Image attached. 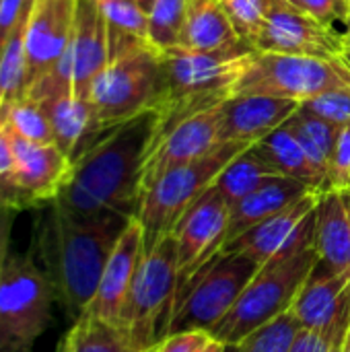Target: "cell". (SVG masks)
Returning <instances> with one entry per match:
<instances>
[{"instance_id": "obj_1", "label": "cell", "mask_w": 350, "mask_h": 352, "mask_svg": "<svg viewBox=\"0 0 350 352\" xmlns=\"http://www.w3.org/2000/svg\"><path fill=\"white\" fill-rule=\"evenodd\" d=\"M157 105L103 130L72 161V171L52 202L62 212L89 219L105 212L136 217L146 157L161 126Z\"/></svg>"}, {"instance_id": "obj_2", "label": "cell", "mask_w": 350, "mask_h": 352, "mask_svg": "<svg viewBox=\"0 0 350 352\" xmlns=\"http://www.w3.org/2000/svg\"><path fill=\"white\" fill-rule=\"evenodd\" d=\"M130 219L124 212L76 219L54 204L39 219L35 250L56 299L72 322L91 305L103 268Z\"/></svg>"}, {"instance_id": "obj_3", "label": "cell", "mask_w": 350, "mask_h": 352, "mask_svg": "<svg viewBox=\"0 0 350 352\" xmlns=\"http://www.w3.org/2000/svg\"><path fill=\"white\" fill-rule=\"evenodd\" d=\"M258 47L237 43L227 50L194 52L175 47L161 54V82L155 105L161 109L159 134L194 111L221 105L233 95V85L250 66Z\"/></svg>"}, {"instance_id": "obj_4", "label": "cell", "mask_w": 350, "mask_h": 352, "mask_svg": "<svg viewBox=\"0 0 350 352\" xmlns=\"http://www.w3.org/2000/svg\"><path fill=\"white\" fill-rule=\"evenodd\" d=\"M318 260L316 245L287 260L260 266L227 316L208 332L227 346H235L250 334L291 309L301 287L309 278Z\"/></svg>"}, {"instance_id": "obj_5", "label": "cell", "mask_w": 350, "mask_h": 352, "mask_svg": "<svg viewBox=\"0 0 350 352\" xmlns=\"http://www.w3.org/2000/svg\"><path fill=\"white\" fill-rule=\"evenodd\" d=\"M250 146L248 142H223L206 157L173 167L146 186L136 210L144 231V252L167 239L188 208L215 184L225 165Z\"/></svg>"}, {"instance_id": "obj_6", "label": "cell", "mask_w": 350, "mask_h": 352, "mask_svg": "<svg viewBox=\"0 0 350 352\" xmlns=\"http://www.w3.org/2000/svg\"><path fill=\"white\" fill-rule=\"evenodd\" d=\"M56 301L35 254L10 252L0 276V352H33L52 324Z\"/></svg>"}, {"instance_id": "obj_7", "label": "cell", "mask_w": 350, "mask_h": 352, "mask_svg": "<svg viewBox=\"0 0 350 352\" xmlns=\"http://www.w3.org/2000/svg\"><path fill=\"white\" fill-rule=\"evenodd\" d=\"M258 270L260 264L245 256L217 252L177 291L159 338L190 330L208 332L227 316Z\"/></svg>"}, {"instance_id": "obj_8", "label": "cell", "mask_w": 350, "mask_h": 352, "mask_svg": "<svg viewBox=\"0 0 350 352\" xmlns=\"http://www.w3.org/2000/svg\"><path fill=\"white\" fill-rule=\"evenodd\" d=\"M159 82L161 52L151 43H136L111 54L89 89L99 134L153 107Z\"/></svg>"}, {"instance_id": "obj_9", "label": "cell", "mask_w": 350, "mask_h": 352, "mask_svg": "<svg viewBox=\"0 0 350 352\" xmlns=\"http://www.w3.org/2000/svg\"><path fill=\"white\" fill-rule=\"evenodd\" d=\"M177 295V248L173 235L144 252L122 307L118 326L136 352L159 340L157 326Z\"/></svg>"}, {"instance_id": "obj_10", "label": "cell", "mask_w": 350, "mask_h": 352, "mask_svg": "<svg viewBox=\"0 0 350 352\" xmlns=\"http://www.w3.org/2000/svg\"><path fill=\"white\" fill-rule=\"evenodd\" d=\"M338 87H350V68L342 60L258 50L233 85V95L266 93L303 103Z\"/></svg>"}, {"instance_id": "obj_11", "label": "cell", "mask_w": 350, "mask_h": 352, "mask_svg": "<svg viewBox=\"0 0 350 352\" xmlns=\"http://www.w3.org/2000/svg\"><path fill=\"white\" fill-rule=\"evenodd\" d=\"M320 192H309L289 208L248 229L219 252L245 256L260 266L274 260L293 258L316 245Z\"/></svg>"}, {"instance_id": "obj_12", "label": "cell", "mask_w": 350, "mask_h": 352, "mask_svg": "<svg viewBox=\"0 0 350 352\" xmlns=\"http://www.w3.org/2000/svg\"><path fill=\"white\" fill-rule=\"evenodd\" d=\"M256 47L260 52L340 60L344 35L287 0H272Z\"/></svg>"}, {"instance_id": "obj_13", "label": "cell", "mask_w": 350, "mask_h": 352, "mask_svg": "<svg viewBox=\"0 0 350 352\" xmlns=\"http://www.w3.org/2000/svg\"><path fill=\"white\" fill-rule=\"evenodd\" d=\"M231 206L210 186L182 217L173 229L177 248V291L219 252L223 245Z\"/></svg>"}, {"instance_id": "obj_14", "label": "cell", "mask_w": 350, "mask_h": 352, "mask_svg": "<svg viewBox=\"0 0 350 352\" xmlns=\"http://www.w3.org/2000/svg\"><path fill=\"white\" fill-rule=\"evenodd\" d=\"M219 144H223L221 105L190 113L188 118L177 122L173 128H169L165 134H161L155 140L142 169L140 194L165 171L198 161L208 153H212Z\"/></svg>"}, {"instance_id": "obj_15", "label": "cell", "mask_w": 350, "mask_h": 352, "mask_svg": "<svg viewBox=\"0 0 350 352\" xmlns=\"http://www.w3.org/2000/svg\"><path fill=\"white\" fill-rule=\"evenodd\" d=\"M76 0H33L27 27V85L33 87L56 70L72 33Z\"/></svg>"}, {"instance_id": "obj_16", "label": "cell", "mask_w": 350, "mask_h": 352, "mask_svg": "<svg viewBox=\"0 0 350 352\" xmlns=\"http://www.w3.org/2000/svg\"><path fill=\"white\" fill-rule=\"evenodd\" d=\"M10 140L14 148L12 184L25 196L29 208L52 204L70 177L72 159L56 142H29L12 132Z\"/></svg>"}, {"instance_id": "obj_17", "label": "cell", "mask_w": 350, "mask_h": 352, "mask_svg": "<svg viewBox=\"0 0 350 352\" xmlns=\"http://www.w3.org/2000/svg\"><path fill=\"white\" fill-rule=\"evenodd\" d=\"M301 103L266 93H239L221 103V140L256 144L287 124Z\"/></svg>"}, {"instance_id": "obj_18", "label": "cell", "mask_w": 350, "mask_h": 352, "mask_svg": "<svg viewBox=\"0 0 350 352\" xmlns=\"http://www.w3.org/2000/svg\"><path fill=\"white\" fill-rule=\"evenodd\" d=\"M142 256H144V231L138 219L132 217L103 268L97 293L85 314L118 324Z\"/></svg>"}, {"instance_id": "obj_19", "label": "cell", "mask_w": 350, "mask_h": 352, "mask_svg": "<svg viewBox=\"0 0 350 352\" xmlns=\"http://www.w3.org/2000/svg\"><path fill=\"white\" fill-rule=\"evenodd\" d=\"M318 274H350V190L320 192L316 225Z\"/></svg>"}, {"instance_id": "obj_20", "label": "cell", "mask_w": 350, "mask_h": 352, "mask_svg": "<svg viewBox=\"0 0 350 352\" xmlns=\"http://www.w3.org/2000/svg\"><path fill=\"white\" fill-rule=\"evenodd\" d=\"M37 103L50 120L54 142L72 161L93 142L95 136H99L91 101L78 97L74 91H56L37 99Z\"/></svg>"}, {"instance_id": "obj_21", "label": "cell", "mask_w": 350, "mask_h": 352, "mask_svg": "<svg viewBox=\"0 0 350 352\" xmlns=\"http://www.w3.org/2000/svg\"><path fill=\"white\" fill-rule=\"evenodd\" d=\"M309 192H316V188L301 179H293V177H285V175L268 179L258 190H254L252 194H248L245 198H241L239 202H235L231 206L229 225H227L223 245L233 241L248 229L256 227L258 223L289 208L291 204H295Z\"/></svg>"}, {"instance_id": "obj_22", "label": "cell", "mask_w": 350, "mask_h": 352, "mask_svg": "<svg viewBox=\"0 0 350 352\" xmlns=\"http://www.w3.org/2000/svg\"><path fill=\"white\" fill-rule=\"evenodd\" d=\"M350 297V274H318L311 270L291 311L301 328H326Z\"/></svg>"}, {"instance_id": "obj_23", "label": "cell", "mask_w": 350, "mask_h": 352, "mask_svg": "<svg viewBox=\"0 0 350 352\" xmlns=\"http://www.w3.org/2000/svg\"><path fill=\"white\" fill-rule=\"evenodd\" d=\"M237 43H241V39L217 0H188V16L179 47L215 52Z\"/></svg>"}, {"instance_id": "obj_24", "label": "cell", "mask_w": 350, "mask_h": 352, "mask_svg": "<svg viewBox=\"0 0 350 352\" xmlns=\"http://www.w3.org/2000/svg\"><path fill=\"white\" fill-rule=\"evenodd\" d=\"M256 153L281 175L301 179L309 186H314L318 192L324 188V173H320L314 163L309 161L307 153L303 151L301 142L293 134V130L283 124L262 140L254 144Z\"/></svg>"}, {"instance_id": "obj_25", "label": "cell", "mask_w": 350, "mask_h": 352, "mask_svg": "<svg viewBox=\"0 0 350 352\" xmlns=\"http://www.w3.org/2000/svg\"><path fill=\"white\" fill-rule=\"evenodd\" d=\"M272 177H281L254 148V144L245 151H241L235 159H231L225 169L217 175L215 188L219 194L227 200L229 206L258 190L262 184H266Z\"/></svg>"}, {"instance_id": "obj_26", "label": "cell", "mask_w": 350, "mask_h": 352, "mask_svg": "<svg viewBox=\"0 0 350 352\" xmlns=\"http://www.w3.org/2000/svg\"><path fill=\"white\" fill-rule=\"evenodd\" d=\"M56 352H136L118 324L83 314L72 322Z\"/></svg>"}, {"instance_id": "obj_27", "label": "cell", "mask_w": 350, "mask_h": 352, "mask_svg": "<svg viewBox=\"0 0 350 352\" xmlns=\"http://www.w3.org/2000/svg\"><path fill=\"white\" fill-rule=\"evenodd\" d=\"M99 6L107 21L109 56L136 43H149L146 8L130 0H99Z\"/></svg>"}, {"instance_id": "obj_28", "label": "cell", "mask_w": 350, "mask_h": 352, "mask_svg": "<svg viewBox=\"0 0 350 352\" xmlns=\"http://www.w3.org/2000/svg\"><path fill=\"white\" fill-rule=\"evenodd\" d=\"M287 126L293 130V134L301 142V146L307 153L314 167L320 173H324V177H326L330 155H332V148L336 144V136H338L340 126H336L328 120H322L318 116L305 113L301 109L287 122Z\"/></svg>"}, {"instance_id": "obj_29", "label": "cell", "mask_w": 350, "mask_h": 352, "mask_svg": "<svg viewBox=\"0 0 350 352\" xmlns=\"http://www.w3.org/2000/svg\"><path fill=\"white\" fill-rule=\"evenodd\" d=\"M188 16V0H153L149 8V43L157 52L179 47Z\"/></svg>"}, {"instance_id": "obj_30", "label": "cell", "mask_w": 350, "mask_h": 352, "mask_svg": "<svg viewBox=\"0 0 350 352\" xmlns=\"http://www.w3.org/2000/svg\"><path fill=\"white\" fill-rule=\"evenodd\" d=\"M0 120L19 138L41 144L54 142V132L43 107L29 97L6 101L0 111Z\"/></svg>"}, {"instance_id": "obj_31", "label": "cell", "mask_w": 350, "mask_h": 352, "mask_svg": "<svg viewBox=\"0 0 350 352\" xmlns=\"http://www.w3.org/2000/svg\"><path fill=\"white\" fill-rule=\"evenodd\" d=\"M299 330L301 324L295 318V314L289 309L276 320L256 330L254 334H250L239 344H235V349L239 352H289Z\"/></svg>"}, {"instance_id": "obj_32", "label": "cell", "mask_w": 350, "mask_h": 352, "mask_svg": "<svg viewBox=\"0 0 350 352\" xmlns=\"http://www.w3.org/2000/svg\"><path fill=\"white\" fill-rule=\"evenodd\" d=\"M239 39L256 45V39L266 23L272 0H217Z\"/></svg>"}, {"instance_id": "obj_33", "label": "cell", "mask_w": 350, "mask_h": 352, "mask_svg": "<svg viewBox=\"0 0 350 352\" xmlns=\"http://www.w3.org/2000/svg\"><path fill=\"white\" fill-rule=\"evenodd\" d=\"M299 109L322 120H328L336 126H342L350 122V87H338L318 97H311L303 101Z\"/></svg>"}, {"instance_id": "obj_34", "label": "cell", "mask_w": 350, "mask_h": 352, "mask_svg": "<svg viewBox=\"0 0 350 352\" xmlns=\"http://www.w3.org/2000/svg\"><path fill=\"white\" fill-rule=\"evenodd\" d=\"M326 190H350V122L338 128L336 144L328 163L326 182L320 192Z\"/></svg>"}, {"instance_id": "obj_35", "label": "cell", "mask_w": 350, "mask_h": 352, "mask_svg": "<svg viewBox=\"0 0 350 352\" xmlns=\"http://www.w3.org/2000/svg\"><path fill=\"white\" fill-rule=\"evenodd\" d=\"M210 332L206 330H190L161 336L144 352H202L210 342Z\"/></svg>"}, {"instance_id": "obj_36", "label": "cell", "mask_w": 350, "mask_h": 352, "mask_svg": "<svg viewBox=\"0 0 350 352\" xmlns=\"http://www.w3.org/2000/svg\"><path fill=\"white\" fill-rule=\"evenodd\" d=\"M293 4L328 27H334V23H342L349 14V6L342 0H293Z\"/></svg>"}, {"instance_id": "obj_37", "label": "cell", "mask_w": 350, "mask_h": 352, "mask_svg": "<svg viewBox=\"0 0 350 352\" xmlns=\"http://www.w3.org/2000/svg\"><path fill=\"white\" fill-rule=\"evenodd\" d=\"M12 177H14V148L8 128L0 120V182L12 184Z\"/></svg>"}, {"instance_id": "obj_38", "label": "cell", "mask_w": 350, "mask_h": 352, "mask_svg": "<svg viewBox=\"0 0 350 352\" xmlns=\"http://www.w3.org/2000/svg\"><path fill=\"white\" fill-rule=\"evenodd\" d=\"M17 212H19L17 208L0 210V276H2L4 264H6V260L10 256V235H12Z\"/></svg>"}, {"instance_id": "obj_39", "label": "cell", "mask_w": 350, "mask_h": 352, "mask_svg": "<svg viewBox=\"0 0 350 352\" xmlns=\"http://www.w3.org/2000/svg\"><path fill=\"white\" fill-rule=\"evenodd\" d=\"M4 208H29L25 196L12 186V184H6V182H0V210Z\"/></svg>"}, {"instance_id": "obj_40", "label": "cell", "mask_w": 350, "mask_h": 352, "mask_svg": "<svg viewBox=\"0 0 350 352\" xmlns=\"http://www.w3.org/2000/svg\"><path fill=\"white\" fill-rule=\"evenodd\" d=\"M202 352H227V344L219 342L217 338H210V342L206 344V349Z\"/></svg>"}, {"instance_id": "obj_41", "label": "cell", "mask_w": 350, "mask_h": 352, "mask_svg": "<svg viewBox=\"0 0 350 352\" xmlns=\"http://www.w3.org/2000/svg\"><path fill=\"white\" fill-rule=\"evenodd\" d=\"M344 336H347V332H342L336 340H334V344H332V349L330 352H342V342H344Z\"/></svg>"}, {"instance_id": "obj_42", "label": "cell", "mask_w": 350, "mask_h": 352, "mask_svg": "<svg viewBox=\"0 0 350 352\" xmlns=\"http://www.w3.org/2000/svg\"><path fill=\"white\" fill-rule=\"evenodd\" d=\"M344 64H349V68H350V41H347L344 39V50H342V58H340Z\"/></svg>"}, {"instance_id": "obj_43", "label": "cell", "mask_w": 350, "mask_h": 352, "mask_svg": "<svg viewBox=\"0 0 350 352\" xmlns=\"http://www.w3.org/2000/svg\"><path fill=\"white\" fill-rule=\"evenodd\" d=\"M342 23H344V33H342V35H344V39H347V41H350V12L344 16V21H342Z\"/></svg>"}, {"instance_id": "obj_44", "label": "cell", "mask_w": 350, "mask_h": 352, "mask_svg": "<svg viewBox=\"0 0 350 352\" xmlns=\"http://www.w3.org/2000/svg\"><path fill=\"white\" fill-rule=\"evenodd\" d=\"M342 352H350V326H349V330H347L344 342H342Z\"/></svg>"}, {"instance_id": "obj_45", "label": "cell", "mask_w": 350, "mask_h": 352, "mask_svg": "<svg viewBox=\"0 0 350 352\" xmlns=\"http://www.w3.org/2000/svg\"><path fill=\"white\" fill-rule=\"evenodd\" d=\"M130 2H136V4H140L142 8H146V10H149V8H151V2H153V0H130Z\"/></svg>"}, {"instance_id": "obj_46", "label": "cell", "mask_w": 350, "mask_h": 352, "mask_svg": "<svg viewBox=\"0 0 350 352\" xmlns=\"http://www.w3.org/2000/svg\"><path fill=\"white\" fill-rule=\"evenodd\" d=\"M227 352H239L235 346H227Z\"/></svg>"}, {"instance_id": "obj_47", "label": "cell", "mask_w": 350, "mask_h": 352, "mask_svg": "<svg viewBox=\"0 0 350 352\" xmlns=\"http://www.w3.org/2000/svg\"><path fill=\"white\" fill-rule=\"evenodd\" d=\"M2 105H4V101H2V99H0V111H2Z\"/></svg>"}, {"instance_id": "obj_48", "label": "cell", "mask_w": 350, "mask_h": 352, "mask_svg": "<svg viewBox=\"0 0 350 352\" xmlns=\"http://www.w3.org/2000/svg\"><path fill=\"white\" fill-rule=\"evenodd\" d=\"M347 6H349V12H350V0H347Z\"/></svg>"}, {"instance_id": "obj_49", "label": "cell", "mask_w": 350, "mask_h": 352, "mask_svg": "<svg viewBox=\"0 0 350 352\" xmlns=\"http://www.w3.org/2000/svg\"><path fill=\"white\" fill-rule=\"evenodd\" d=\"M287 2H291V4H293V0H287Z\"/></svg>"}, {"instance_id": "obj_50", "label": "cell", "mask_w": 350, "mask_h": 352, "mask_svg": "<svg viewBox=\"0 0 350 352\" xmlns=\"http://www.w3.org/2000/svg\"><path fill=\"white\" fill-rule=\"evenodd\" d=\"M342 2H347V0H342Z\"/></svg>"}]
</instances>
